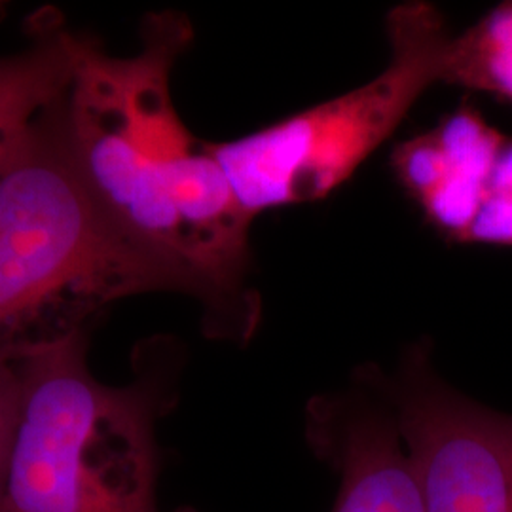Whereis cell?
Listing matches in <instances>:
<instances>
[{"label": "cell", "instance_id": "6da1fadb", "mask_svg": "<svg viewBox=\"0 0 512 512\" xmlns=\"http://www.w3.org/2000/svg\"><path fill=\"white\" fill-rule=\"evenodd\" d=\"M69 40L73 73L59 122L82 181L126 236L190 281L203 334L245 348L262 323L251 285L253 219L171 95L192 23L177 10L148 14L139 52L128 57L90 37Z\"/></svg>", "mask_w": 512, "mask_h": 512}, {"label": "cell", "instance_id": "7a4b0ae2", "mask_svg": "<svg viewBox=\"0 0 512 512\" xmlns=\"http://www.w3.org/2000/svg\"><path fill=\"white\" fill-rule=\"evenodd\" d=\"M88 346L90 332H78L14 363L21 412L0 512H164L156 433L179 401L183 349L150 340L133 380L109 385L93 376Z\"/></svg>", "mask_w": 512, "mask_h": 512}, {"label": "cell", "instance_id": "3957f363", "mask_svg": "<svg viewBox=\"0 0 512 512\" xmlns=\"http://www.w3.org/2000/svg\"><path fill=\"white\" fill-rule=\"evenodd\" d=\"M59 105L0 188V361L8 363L90 332L93 317L122 298H194L179 270L126 236L93 198L65 143Z\"/></svg>", "mask_w": 512, "mask_h": 512}, {"label": "cell", "instance_id": "277c9868", "mask_svg": "<svg viewBox=\"0 0 512 512\" xmlns=\"http://www.w3.org/2000/svg\"><path fill=\"white\" fill-rule=\"evenodd\" d=\"M385 33L391 57L370 82L234 141L207 143L249 219L325 200L391 137L421 95L440 84L450 31L435 4L395 6Z\"/></svg>", "mask_w": 512, "mask_h": 512}, {"label": "cell", "instance_id": "5b68a950", "mask_svg": "<svg viewBox=\"0 0 512 512\" xmlns=\"http://www.w3.org/2000/svg\"><path fill=\"white\" fill-rule=\"evenodd\" d=\"M387 380L423 512H512V416L448 384L427 336L404 346Z\"/></svg>", "mask_w": 512, "mask_h": 512}, {"label": "cell", "instance_id": "8992f818", "mask_svg": "<svg viewBox=\"0 0 512 512\" xmlns=\"http://www.w3.org/2000/svg\"><path fill=\"white\" fill-rule=\"evenodd\" d=\"M304 439L313 458L338 476L332 512H423L382 366H355L344 387L313 395Z\"/></svg>", "mask_w": 512, "mask_h": 512}, {"label": "cell", "instance_id": "52a82bcc", "mask_svg": "<svg viewBox=\"0 0 512 512\" xmlns=\"http://www.w3.org/2000/svg\"><path fill=\"white\" fill-rule=\"evenodd\" d=\"M509 137L475 107L448 114L437 128L399 143L395 177L442 238L463 243Z\"/></svg>", "mask_w": 512, "mask_h": 512}, {"label": "cell", "instance_id": "ba28073f", "mask_svg": "<svg viewBox=\"0 0 512 512\" xmlns=\"http://www.w3.org/2000/svg\"><path fill=\"white\" fill-rule=\"evenodd\" d=\"M71 33L55 29L14 55L0 57V188L38 122L71 84Z\"/></svg>", "mask_w": 512, "mask_h": 512}, {"label": "cell", "instance_id": "9c48e42d", "mask_svg": "<svg viewBox=\"0 0 512 512\" xmlns=\"http://www.w3.org/2000/svg\"><path fill=\"white\" fill-rule=\"evenodd\" d=\"M440 84L492 93L512 103V0L497 4L458 37L450 35Z\"/></svg>", "mask_w": 512, "mask_h": 512}, {"label": "cell", "instance_id": "30bf717a", "mask_svg": "<svg viewBox=\"0 0 512 512\" xmlns=\"http://www.w3.org/2000/svg\"><path fill=\"white\" fill-rule=\"evenodd\" d=\"M463 243L512 247V139L499 156L488 194Z\"/></svg>", "mask_w": 512, "mask_h": 512}, {"label": "cell", "instance_id": "8fae6325", "mask_svg": "<svg viewBox=\"0 0 512 512\" xmlns=\"http://www.w3.org/2000/svg\"><path fill=\"white\" fill-rule=\"evenodd\" d=\"M21 412V380L14 363L0 361V501L6 490Z\"/></svg>", "mask_w": 512, "mask_h": 512}]
</instances>
